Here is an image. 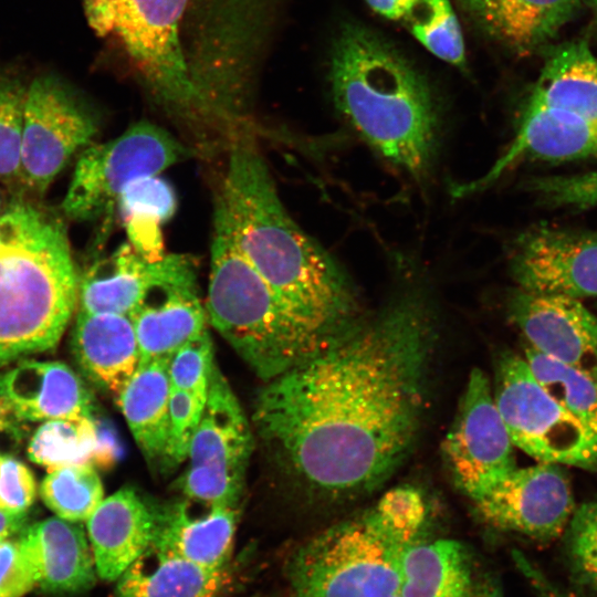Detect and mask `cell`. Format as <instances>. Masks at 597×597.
Instances as JSON below:
<instances>
[{
  "label": "cell",
  "instance_id": "f6af8a7d",
  "mask_svg": "<svg viewBox=\"0 0 597 597\" xmlns=\"http://www.w3.org/2000/svg\"><path fill=\"white\" fill-rule=\"evenodd\" d=\"M28 525V515L9 514L0 511V538L14 537Z\"/></svg>",
  "mask_w": 597,
  "mask_h": 597
},
{
  "label": "cell",
  "instance_id": "d4e9b609",
  "mask_svg": "<svg viewBox=\"0 0 597 597\" xmlns=\"http://www.w3.org/2000/svg\"><path fill=\"white\" fill-rule=\"evenodd\" d=\"M480 28L514 53L531 54L553 40L582 0H463Z\"/></svg>",
  "mask_w": 597,
  "mask_h": 597
},
{
  "label": "cell",
  "instance_id": "bcb514c9",
  "mask_svg": "<svg viewBox=\"0 0 597 597\" xmlns=\"http://www.w3.org/2000/svg\"><path fill=\"white\" fill-rule=\"evenodd\" d=\"M590 9L597 14V0H584Z\"/></svg>",
  "mask_w": 597,
  "mask_h": 597
},
{
  "label": "cell",
  "instance_id": "9a60e30c",
  "mask_svg": "<svg viewBox=\"0 0 597 597\" xmlns=\"http://www.w3.org/2000/svg\"><path fill=\"white\" fill-rule=\"evenodd\" d=\"M134 325L140 364L170 358L184 344L207 329L205 303L192 256L171 253L164 275L128 316Z\"/></svg>",
  "mask_w": 597,
  "mask_h": 597
},
{
  "label": "cell",
  "instance_id": "d6986e66",
  "mask_svg": "<svg viewBox=\"0 0 597 597\" xmlns=\"http://www.w3.org/2000/svg\"><path fill=\"white\" fill-rule=\"evenodd\" d=\"M35 587L60 595L92 588L97 578L86 531L57 516L28 524L18 537Z\"/></svg>",
  "mask_w": 597,
  "mask_h": 597
},
{
  "label": "cell",
  "instance_id": "44dd1931",
  "mask_svg": "<svg viewBox=\"0 0 597 597\" xmlns=\"http://www.w3.org/2000/svg\"><path fill=\"white\" fill-rule=\"evenodd\" d=\"M71 348L83 375L116 398L140 363L134 325L125 315L77 311Z\"/></svg>",
  "mask_w": 597,
  "mask_h": 597
},
{
  "label": "cell",
  "instance_id": "d590c367",
  "mask_svg": "<svg viewBox=\"0 0 597 597\" xmlns=\"http://www.w3.org/2000/svg\"><path fill=\"white\" fill-rule=\"evenodd\" d=\"M214 365L212 339L206 329L179 347L169 358L168 377L171 389L206 400Z\"/></svg>",
  "mask_w": 597,
  "mask_h": 597
},
{
  "label": "cell",
  "instance_id": "ffe728a7",
  "mask_svg": "<svg viewBox=\"0 0 597 597\" xmlns=\"http://www.w3.org/2000/svg\"><path fill=\"white\" fill-rule=\"evenodd\" d=\"M85 522L97 577L114 582L153 544L157 515L134 489L122 488Z\"/></svg>",
  "mask_w": 597,
  "mask_h": 597
},
{
  "label": "cell",
  "instance_id": "603a6c76",
  "mask_svg": "<svg viewBox=\"0 0 597 597\" xmlns=\"http://www.w3.org/2000/svg\"><path fill=\"white\" fill-rule=\"evenodd\" d=\"M171 253L151 262L129 243L96 261L78 276L77 310L91 314H129L166 272Z\"/></svg>",
  "mask_w": 597,
  "mask_h": 597
},
{
  "label": "cell",
  "instance_id": "30bf717a",
  "mask_svg": "<svg viewBox=\"0 0 597 597\" xmlns=\"http://www.w3.org/2000/svg\"><path fill=\"white\" fill-rule=\"evenodd\" d=\"M494 399L514 447L538 462L597 470V437L540 385L524 358H502Z\"/></svg>",
  "mask_w": 597,
  "mask_h": 597
},
{
  "label": "cell",
  "instance_id": "484cf974",
  "mask_svg": "<svg viewBox=\"0 0 597 597\" xmlns=\"http://www.w3.org/2000/svg\"><path fill=\"white\" fill-rule=\"evenodd\" d=\"M253 446L252 430L228 380L214 365L205 406L193 433L189 465L245 471Z\"/></svg>",
  "mask_w": 597,
  "mask_h": 597
},
{
  "label": "cell",
  "instance_id": "d6a6232c",
  "mask_svg": "<svg viewBox=\"0 0 597 597\" xmlns=\"http://www.w3.org/2000/svg\"><path fill=\"white\" fill-rule=\"evenodd\" d=\"M410 18L411 34L433 55L455 66L465 63L462 32L449 0H421Z\"/></svg>",
  "mask_w": 597,
  "mask_h": 597
},
{
  "label": "cell",
  "instance_id": "8992f818",
  "mask_svg": "<svg viewBox=\"0 0 597 597\" xmlns=\"http://www.w3.org/2000/svg\"><path fill=\"white\" fill-rule=\"evenodd\" d=\"M280 0H188L182 45L190 80L229 148L256 137V70Z\"/></svg>",
  "mask_w": 597,
  "mask_h": 597
},
{
  "label": "cell",
  "instance_id": "ba28073f",
  "mask_svg": "<svg viewBox=\"0 0 597 597\" xmlns=\"http://www.w3.org/2000/svg\"><path fill=\"white\" fill-rule=\"evenodd\" d=\"M208 323L265 381L323 349L297 323L213 213ZM325 348V347H324Z\"/></svg>",
  "mask_w": 597,
  "mask_h": 597
},
{
  "label": "cell",
  "instance_id": "52a82bcc",
  "mask_svg": "<svg viewBox=\"0 0 597 597\" xmlns=\"http://www.w3.org/2000/svg\"><path fill=\"white\" fill-rule=\"evenodd\" d=\"M188 0H83L91 28L116 42L150 101L182 133L197 155L226 150L193 86L184 53Z\"/></svg>",
  "mask_w": 597,
  "mask_h": 597
},
{
  "label": "cell",
  "instance_id": "ee69618b",
  "mask_svg": "<svg viewBox=\"0 0 597 597\" xmlns=\"http://www.w3.org/2000/svg\"><path fill=\"white\" fill-rule=\"evenodd\" d=\"M379 15L389 20L408 19L420 4L421 0H365Z\"/></svg>",
  "mask_w": 597,
  "mask_h": 597
},
{
  "label": "cell",
  "instance_id": "e575fe53",
  "mask_svg": "<svg viewBox=\"0 0 597 597\" xmlns=\"http://www.w3.org/2000/svg\"><path fill=\"white\" fill-rule=\"evenodd\" d=\"M563 535L574 576L597 591V501L576 506Z\"/></svg>",
  "mask_w": 597,
  "mask_h": 597
},
{
  "label": "cell",
  "instance_id": "8d00e7d4",
  "mask_svg": "<svg viewBox=\"0 0 597 597\" xmlns=\"http://www.w3.org/2000/svg\"><path fill=\"white\" fill-rule=\"evenodd\" d=\"M177 197L172 186L159 175L135 180L119 197L116 212L122 221L146 219L161 224L176 212Z\"/></svg>",
  "mask_w": 597,
  "mask_h": 597
},
{
  "label": "cell",
  "instance_id": "f35d334b",
  "mask_svg": "<svg viewBox=\"0 0 597 597\" xmlns=\"http://www.w3.org/2000/svg\"><path fill=\"white\" fill-rule=\"evenodd\" d=\"M206 400L171 389L168 440L163 469H174L188 459L190 443L199 423Z\"/></svg>",
  "mask_w": 597,
  "mask_h": 597
},
{
  "label": "cell",
  "instance_id": "f1b7e54d",
  "mask_svg": "<svg viewBox=\"0 0 597 597\" xmlns=\"http://www.w3.org/2000/svg\"><path fill=\"white\" fill-rule=\"evenodd\" d=\"M169 358L140 364L117 397V404L144 457L150 462L164 460L168 440L171 387Z\"/></svg>",
  "mask_w": 597,
  "mask_h": 597
},
{
  "label": "cell",
  "instance_id": "83f0119b",
  "mask_svg": "<svg viewBox=\"0 0 597 597\" xmlns=\"http://www.w3.org/2000/svg\"><path fill=\"white\" fill-rule=\"evenodd\" d=\"M222 576L151 544L115 580L114 597H216Z\"/></svg>",
  "mask_w": 597,
  "mask_h": 597
},
{
  "label": "cell",
  "instance_id": "74e56055",
  "mask_svg": "<svg viewBox=\"0 0 597 597\" xmlns=\"http://www.w3.org/2000/svg\"><path fill=\"white\" fill-rule=\"evenodd\" d=\"M245 471L212 467L189 465L180 488L187 499L209 504L237 507L242 495Z\"/></svg>",
  "mask_w": 597,
  "mask_h": 597
},
{
  "label": "cell",
  "instance_id": "5b68a950",
  "mask_svg": "<svg viewBox=\"0 0 597 597\" xmlns=\"http://www.w3.org/2000/svg\"><path fill=\"white\" fill-rule=\"evenodd\" d=\"M425 519L422 495L400 486L322 531L290 559L295 597H404L402 555L418 540Z\"/></svg>",
  "mask_w": 597,
  "mask_h": 597
},
{
  "label": "cell",
  "instance_id": "6da1fadb",
  "mask_svg": "<svg viewBox=\"0 0 597 597\" xmlns=\"http://www.w3.org/2000/svg\"><path fill=\"white\" fill-rule=\"evenodd\" d=\"M433 338L425 293L402 291L265 381L252 415L258 436L313 491L337 498L375 488L418 432Z\"/></svg>",
  "mask_w": 597,
  "mask_h": 597
},
{
  "label": "cell",
  "instance_id": "7a4b0ae2",
  "mask_svg": "<svg viewBox=\"0 0 597 597\" xmlns=\"http://www.w3.org/2000/svg\"><path fill=\"white\" fill-rule=\"evenodd\" d=\"M213 213L297 323L326 347L363 315L355 284L291 217L255 137L234 142Z\"/></svg>",
  "mask_w": 597,
  "mask_h": 597
},
{
  "label": "cell",
  "instance_id": "8fae6325",
  "mask_svg": "<svg viewBox=\"0 0 597 597\" xmlns=\"http://www.w3.org/2000/svg\"><path fill=\"white\" fill-rule=\"evenodd\" d=\"M97 129L96 116L61 80L35 78L24 101L19 181L42 193Z\"/></svg>",
  "mask_w": 597,
  "mask_h": 597
},
{
  "label": "cell",
  "instance_id": "7402d4cb",
  "mask_svg": "<svg viewBox=\"0 0 597 597\" xmlns=\"http://www.w3.org/2000/svg\"><path fill=\"white\" fill-rule=\"evenodd\" d=\"M3 386L15 411L27 422L93 416L90 391L64 363L22 362L3 374Z\"/></svg>",
  "mask_w": 597,
  "mask_h": 597
},
{
  "label": "cell",
  "instance_id": "b9f144b4",
  "mask_svg": "<svg viewBox=\"0 0 597 597\" xmlns=\"http://www.w3.org/2000/svg\"><path fill=\"white\" fill-rule=\"evenodd\" d=\"M35 587L18 538H0V597H24Z\"/></svg>",
  "mask_w": 597,
  "mask_h": 597
},
{
  "label": "cell",
  "instance_id": "f546056e",
  "mask_svg": "<svg viewBox=\"0 0 597 597\" xmlns=\"http://www.w3.org/2000/svg\"><path fill=\"white\" fill-rule=\"evenodd\" d=\"M103 442L93 416L48 420L31 437L28 455L48 471L64 465H92L103 452Z\"/></svg>",
  "mask_w": 597,
  "mask_h": 597
},
{
  "label": "cell",
  "instance_id": "3957f363",
  "mask_svg": "<svg viewBox=\"0 0 597 597\" xmlns=\"http://www.w3.org/2000/svg\"><path fill=\"white\" fill-rule=\"evenodd\" d=\"M328 80L337 111L383 158L423 178L438 138L432 92L415 66L389 42L355 23L336 35Z\"/></svg>",
  "mask_w": 597,
  "mask_h": 597
},
{
  "label": "cell",
  "instance_id": "7bdbcfd3",
  "mask_svg": "<svg viewBox=\"0 0 597 597\" xmlns=\"http://www.w3.org/2000/svg\"><path fill=\"white\" fill-rule=\"evenodd\" d=\"M27 421L23 420L3 386V374L0 375V457L12 455L20 447L27 433Z\"/></svg>",
  "mask_w": 597,
  "mask_h": 597
},
{
  "label": "cell",
  "instance_id": "ac0fdd59",
  "mask_svg": "<svg viewBox=\"0 0 597 597\" xmlns=\"http://www.w3.org/2000/svg\"><path fill=\"white\" fill-rule=\"evenodd\" d=\"M401 565L404 597H505L495 574L455 540H417Z\"/></svg>",
  "mask_w": 597,
  "mask_h": 597
},
{
  "label": "cell",
  "instance_id": "836d02e7",
  "mask_svg": "<svg viewBox=\"0 0 597 597\" xmlns=\"http://www.w3.org/2000/svg\"><path fill=\"white\" fill-rule=\"evenodd\" d=\"M27 88L12 72L0 67V181L20 180L21 137Z\"/></svg>",
  "mask_w": 597,
  "mask_h": 597
},
{
  "label": "cell",
  "instance_id": "60d3db41",
  "mask_svg": "<svg viewBox=\"0 0 597 597\" xmlns=\"http://www.w3.org/2000/svg\"><path fill=\"white\" fill-rule=\"evenodd\" d=\"M35 493L30 469L13 455L0 457V511L24 514L33 504Z\"/></svg>",
  "mask_w": 597,
  "mask_h": 597
},
{
  "label": "cell",
  "instance_id": "4316f807",
  "mask_svg": "<svg viewBox=\"0 0 597 597\" xmlns=\"http://www.w3.org/2000/svg\"><path fill=\"white\" fill-rule=\"evenodd\" d=\"M528 104L597 123V57L584 39L564 42L548 52Z\"/></svg>",
  "mask_w": 597,
  "mask_h": 597
},
{
  "label": "cell",
  "instance_id": "277c9868",
  "mask_svg": "<svg viewBox=\"0 0 597 597\" xmlns=\"http://www.w3.org/2000/svg\"><path fill=\"white\" fill-rule=\"evenodd\" d=\"M77 289L62 222L29 205L0 214V367L59 343Z\"/></svg>",
  "mask_w": 597,
  "mask_h": 597
},
{
  "label": "cell",
  "instance_id": "7c38bea8",
  "mask_svg": "<svg viewBox=\"0 0 597 597\" xmlns=\"http://www.w3.org/2000/svg\"><path fill=\"white\" fill-rule=\"evenodd\" d=\"M513 447L490 380L474 368L443 441L455 485L471 500L482 495L516 468Z\"/></svg>",
  "mask_w": 597,
  "mask_h": 597
},
{
  "label": "cell",
  "instance_id": "2e32d148",
  "mask_svg": "<svg viewBox=\"0 0 597 597\" xmlns=\"http://www.w3.org/2000/svg\"><path fill=\"white\" fill-rule=\"evenodd\" d=\"M507 311L530 347L597 379V316L580 300L516 287Z\"/></svg>",
  "mask_w": 597,
  "mask_h": 597
},
{
  "label": "cell",
  "instance_id": "5bb4252c",
  "mask_svg": "<svg viewBox=\"0 0 597 597\" xmlns=\"http://www.w3.org/2000/svg\"><path fill=\"white\" fill-rule=\"evenodd\" d=\"M510 269L517 289L574 298L597 296V233L538 227L514 242Z\"/></svg>",
  "mask_w": 597,
  "mask_h": 597
},
{
  "label": "cell",
  "instance_id": "4fadbf2b",
  "mask_svg": "<svg viewBox=\"0 0 597 597\" xmlns=\"http://www.w3.org/2000/svg\"><path fill=\"white\" fill-rule=\"evenodd\" d=\"M562 467L537 462L513 469L472 500L475 511L499 531L540 542L562 536L576 509L569 479Z\"/></svg>",
  "mask_w": 597,
  "mask_h": 597
},
{
  "label": "cell",
  "instance_id": "cb8c5ba5",
  "mask_svg": "<svg viewBox=\"0 0 597 597\" xmlns=\"http://www.w3.org/2000/svg\"><path fill=\"white\" fill-rule=\"evenodd\" d=\"M156 515L153 545L208 569L224 568L232 549L237 507L205 504L202 512L195 513L188 500L156 510Z\"/></svg>",
  "mask_w": 597,
  "mask_h": 597
},
{
  "label": "cell",
  "instance_id": "ab89813d",
  "mask_svg": "<svg viewBox=\"0 0 597 597\" xmlns=\"http://www.w3.org/2000/svg\"><path fill=\"white\" fill-rule=\"evenodd\" d=\"M526 186L551 206L572 209L597 207V170L538 177L530 180Z\"/></svg>",
  "mask_w": 597,
  "mask_h": 597
},
{
  "label": "cell",
  "instance_id": "e0dca14e",
  "mask_svg": "<svg viewBox=\"0 0 597 597\" xmlns=\"http://www.w3.org/2000/svg\"><path fill=\"white\" fill-rule=\"evenodd\" d=\"M597 155V123L579 115L528 104L506 151L482 177L458 186L454 196L485 189L521 160L566 163Z\"/></svg>",
  "mask_w": 597,
  "mask_h": 597
},
{
  "label": "cell",
  "instance_id": "4dcf8cb0",
  "mask_svg": "<svg viewBox=\"0 0 597 597\" xmlns=\"http://www.w3.org/2000/svg\"><path fill=\"white\" fill-rule=\"evenodd\" d=\"M524 359L540 385L597 437V379L532 347Z\"/></svg>",
  "mask_w": 597,
  "mask_h": 597
},
{
  "label": "cell",
  "instance_id": "9c48e42d",
  "mask_svg": "<svg viewBox=\"0 0 597 597\" xmlns=\"http://www.w3.org/2000/svg\"><path fill=\"white\" fill-rule=\"evenodd\" d=\"M193 156L195 151L167 129L140 121L109 142L84 148L62 202L63 211L78 221L109 218L135 180L159 175Z\"/></svg>",
  "mask_w": 597,
  "mask_h": 597
},
{
  "label": "cell",
  "instance_id": "1f68e13d",
  "mask_svg": "<svg viewBox=\"0 0 597 597\" xmlns=\"http://www.w3.org/2000/svg\"><path fill=\"white\" fill-rule=\"evenodd\" d=\"M40 495L55 516L85 522L104 499L100 475L90 464H73L48 471Z\"/></svg>",
  "mask_w": 597,
  "mask_h": 597
}]
</instances>
